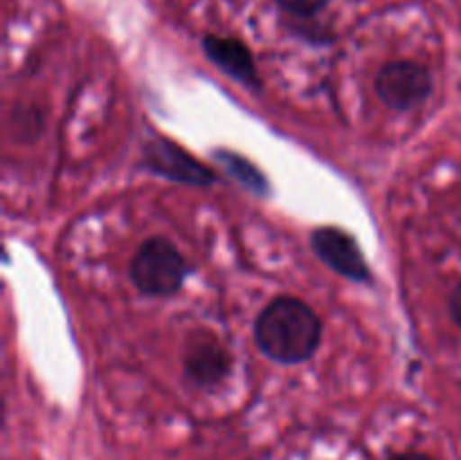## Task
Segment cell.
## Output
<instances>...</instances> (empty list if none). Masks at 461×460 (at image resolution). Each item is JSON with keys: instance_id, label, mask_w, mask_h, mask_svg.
Instances as JSON below:
<instances>
[{"instance_id": "1", "label": "cell", "mask_w": 461, "mask_h": 460, "mask_svg": "<svg viewBox=\"0 0 461 460\" xmlns=\"http://www.w3.org/2000/svg\"><path fill=\"white\" fill-rule=\"evenodd\" d=\"M255 341L277 363H302L322 343V320L313 307L293 296H279L255 320Z\"/></svg>"}, {"instance_id": "2", "label": "cell", "mask_w": 461, "mask_h": 460, "mask_svg": "<svg viewBox=\"0 0 461 460\" xmlns=\"http://www.w3.org/2000/svg\"><path fill=\"white\" fill-rule=\"evenodd\" d=\"M189 269L178 248L165 237H151L138 248L129 266L135 289L144 296L169 298L183 289Z\"/></svg>"}, {"instance_id": "3", "label": "cell", "mask_w": 461, "mask_h": 460, "mask_svg": "<svg viewBox=\"0 0 461 460\" xmlns=\"http://www.w3.org/2000/svg\"><path fill=\"white\" fill-rule=\"evenodd\" d=\"M376 93L385 106L410 111L430 97L432 77L426 68L408 59L385 63L376 77Z\"/></svg>"}, {"instance_id": "4", "label": "cell", "mask_w": 461, "mask_h": 460, "mask_svg": "<svg viewBox=\"0 0 461 460\" xmlns=\"http://www.w3.org/2000/svg\"><path fill=\"white\" fill-rule=\"evenodd\" d=\"M311 246H313L315 255L327 262L342 278L358 284L372 282L367 260H365L358 242L347 230L336 228V225L315 228L313 235H311Z\"/></svg>"}, {"instance_id": "5", "label": "cell", "mask_w": 461, "mask_h": 460, "mask_svg": "<svg viewBox=\"0 0 461 460\" xmlns=\"http://www.w3.org/2000/svg\"><path fill=\"white\" fill-rule=\"evenodd\" d=\"M144 161L156 174L167 176L171 180H180L187 185H212L216 180L214 171L201 161L178 147L167 138H156L144 149Z\"/></svg>"}, {"instance_id": "6", "label": "cell", "mask_w": 461, "mask_h": 460, "mask_svg": "<svg viewBox=\"0 0 461 460\" xmlns=\"http://www.w3.org/2000/svg\"><path fill=\"white\" fill-rule=\"evenodd\" d=\"M203 50H205L207 59L221 68L225 75L237 79L246 88L259 90L261 77L257 70V63L252 59L250 50L241 43L239 39H230V36H216L207 34L203 39Z\"/></svg>"}, {"instance_id": "7", "label": "cell", "mask_w": 461, "mask_h": 460, "mask_svg": "<svg viewBox=\"0 0 461 460\" xmlns=\"http://www.w3.org/2000/svg\"><path fill=\"white\" fill-rule=\"evenodd\" d=\"M185 370L196 386L212 388L230 373V354L212 334L194 336L185 352Z\"/></svg>"}, {"instance_id": "8", "label": "cell", "mask_w": 461, "mask_h": 460, "mask_svg": "<svg viewBox=\"0 0 461 460\" xmlns=\"http://www.w3.org/2000/svg\"><path fill=\"white\" fill-rule=\"evenodd\" d=\"M223 161L225 165L230 167V171H232L239 180H243L248 188L257 189V192H266V180L261 179V174L250 165V162L243 161L241 156H230V158H223Z\"/></svg>"}, {"instance_id": "9", "label": "cell", "mask_w": 461, "mask_h": 460, "mask_svg": "<svg viewBox=\"0 0 461 460\" xmlns=\"http://www.w3.org/2000/svg\"><path fill=\"white\" fill-rule=\"evenodd\" d=\"M279 7L284 12L293 14V16H300V18H309L315 16L329 0H277Z\"/></svg>"}, {"instance_id": "10", "label": "cell", "mask_w": 461, "mask_h": 460, "mask_svg": "<svg viewBox=\"0 0 461 460\" xmlns=\"http://www.w3.org/2000/svg\"><path fill=\"white\" fill-rule=\"evenodd\" d=\"M448 307H450V316H453V320L461 327V282L455 287V291L450 293Z\"/></svg>"}, {"instance_id": "11", "label": "cell", "mask_w": 461, "mask_h": 460, "mask_svg": "<svg viewBox=\"0 0 461 460\" xmlns=\"http://www.w3.org/2000/svg\"><path fill=\"white\" fill-rule=\"evenodd\" d=\"M390 460H432V458L426 454H419V451H405V454L392 455Z\"/></svg>"}]
</instances>
